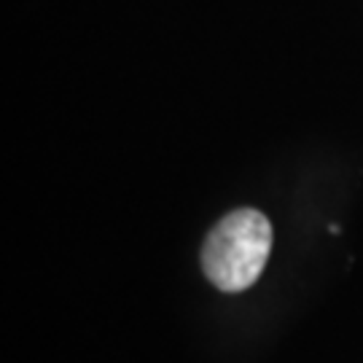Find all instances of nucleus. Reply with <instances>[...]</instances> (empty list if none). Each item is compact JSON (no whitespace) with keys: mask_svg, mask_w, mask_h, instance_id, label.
Masks as SVG:
<instances>
[{"mask_svg":"<svg viewBox=\"0 0 363 363\" xmlns=\"http://www.w3.org/2000/svg\"><path fill=\"white\" fill-rule=\"evenodd\" d=\"M272 250V226L253 208L234 210L213 226L202 247V269L226 294H240L259 280Z\"/></svg>","mask_w":363,"mask_h":363,"instance_id":"nucleus-1","label":"nucleus"}]
</instances>
